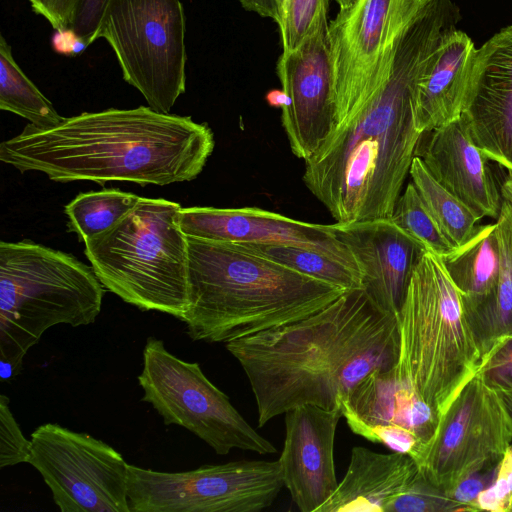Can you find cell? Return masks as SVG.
<instances>
[{
	"instance_id": "cell-1",
	"label": "cell",
	"mask_w": 512,
	"mask_h": 512,
	"mask_svg": "<svg viewBox=\"0 0 512 512\" xmlns=\"http://www.w3.org/2000/svg\"><path fill=\"white\" fill-rule=\"evenodd\" d=\"M459 17L450 0H427L399 33L375 91L304 161L305 186L336 222L392 216L421 136L414 120L418 82Z\"/></svg>"
},
{
	"instance_id": "cell-2",
	"label": "cell",
	"mask_w": 512,
	"mask_h": 512,
	"mask_svg": "<svg viewBox=\"0 0 512 512\" xmlns=\"http://www.w3.org/2000/svg\"><path fill=\"white\" fill-rule=\"evenodd\" d=\"M399 346L397 317L379 310L363 289L301 320L226 343L249 380L260 427L305 404L341 407L369 373L397 364Z\"/></svg>"
},
{
	"instance_id": "cell-3",
	"label": "cell",
	"mask_w": 512,
	"mask_h": 512,
	"mask_svg": "<svg viewBox=\"0 0 512 512\" xmlns=\"http://www.w3.org/2000/svg\"><path fill=\"white\" fill-rule=\"evenodd\" d=\"M214 146L208 124L139 106L84 112L46 129L29 123L0 144V160L56 182L165 186L197 178Z\"/></svg>"
},
{
	"instance_id": "cell-4",
	"label": "cell",
	"mask_w": 512,
	"mask_h": 512,
	"mask_svg": "<svg viewBox=\"0 0 512 512\" xmlns=\"http://www.w3.org/2000/svg\"><path fill=\"white\" fill-rule=\"evenodd\" d=\"M188 310L194 341L228 343L301 320L348 291L306 275L249 244L187 236Z\"/></svg>"
},
{
	"instance_id": "cell-5",
	"label": "cell",
	"mask_w": 512,
	"mask_h": 512,
	"mask_svg": "<svg viewBox=\"0 0 512 512\" xmlns=\"http://www.w3.org/2000/svg\"><path fill=\"white\" fill-rule=\"evenodd\" d=\"M105 287L92 266L31 240L0 242V379L19 374L28 350L58 324L89 325Z\"/></svg>"
},
{
	"instance_id": "cell-6",
	"label": "cell",
	"mask_w": 512,
	"mask_h": 512,
	"mask_svg": "<svg viewBox=\"0 0 512 512\" xmlns=\"http://www.w3.org/2000/svg\"><path fill=\"white\" fill-rule=\"evenodd\" d=\"M181 206L141 197L106 231L84 241V253L106 290L142 311L181 320L188 310V245Z\"/></svg>"
},
{
	"instance_id": "cell-7",
	"label": "cell",
	"mask_w": 512,
	"mask_h": 512,
	"mask_svg": "<svg viewBox=\"0 0 512 512\" xmlns=\"http://www.w3.org/2000/svg\"><path fill=\"white\" fill-rule=\"evenodd\" d=\"M397 369L416 394L440 414L476 373L481 354L462 296L441 257L425 251L397 316Z\"/></svg>"
},
{
	"instance_id": "cell-8",
	"label": "cell",
	"mask_w": 512,
	"mask_h": 512,
	"mask_svg": "<svg viewBox=\"0 0 512 512\" xmlns=\"http://www.w3.org/2000/svg\"><path fill=\"white\" fill-rule=\"evenodd\" d=\"M185 30L180 0H107L96 39L109 43L148 106L170 113L186 89Z\"/></svg>"
},
{
	"instance_id": "cell-9",
	"label": "cell",
	"mask_w": 512,
	"mask_h": 512,
	"mask_svg": "<svg viewBox=\"0 0 512 512\" xmlns=\"http://www.w3.org/2000/svg\"><path fill=\"white\" fill-rule=\"evenodd\" d=\"M142 355L143 367L138 376L142 401L150 403L166 425L189 430L219 455L232 449L258 454L277 452L206 377L197 362L176 357L153 336L147 338Z\"/></svg>"
},
{
	"instance_id": "cell-10",
	"label": "cell",
	"mask_w": 512,
	"mask_h": 512,
	"mask_svg": "<svg viewBox=\"0 0 512 512\" xmlns=\"http://www.w3.org/2000/svg\"><path fill=\"white\" fill-rule=\"evenodd\" d=\"M283 487L278 460L206 464L184 472L128 465L130 512H259Z\"/></svg>"
},
{
	"instance_id": "cell-11",
	"label": "cell",
	"mask_w": 512,
	"mask_h": 512,
	"mask_svg": "<svg viewBox=\"0 0 512 512\" xmlns=\"http://www.w3.org/2000/svg\"><path fill=\"white\" fill-rule=\"evenodd\" d=\"M30 441L27 463L61 512H130L129 464L112 446L53 423L37 427Z\"/></svg>"
},
{
	"instance_id": "cell-12",
	"label": "cell",
	"mask_w": 512,
	"mask_h": 512,
	"mask_svg": "<svg viewBox=\"0 0 512 512\" xmlns=\"http://www.w3.org/2000/svg\"><path fill=\"white\" fill-rule=\"evenodd\" d=\"M426 1L356 0L339 9L329 23L335 131L357 114L378 87L399 33Z\"/></svg>"
},
{
	"instance_id": "cell-13",
	"label": "cell",
	"mask_w": 512,
	"mask_h": 512,
	"mask_svg": "<svg viewBox=\"0 0 512 512\" xmlns=\"http://www.w3.org/2000/svg\"><path fill=\"white\" fill-rule=\"evenodd\" d=\"M512 443L498 394L475 373L440 414L430 441L414 459L434 485L450 491L466 477L496 468Z\"/></svg>"
},
{
	"instance_id": "cell-14",
	"label": "cell",
	"mask_w": 512,
	"mask_h": 512,
	"mask_svg": "<svg viewBox=\"0 0 512 512\" xmlns=\"http://www.w3.org/2000/svg\"><path fill=\"white\" fill-rule=\"evenodd\" d=\"M327 11L328 6L321 9L300 45L282 51L276 68L287 100L281 109L282 126L291 151L304 161L325 145L336 128Z\"/></svg>"
},
{
	"instance_id": "cell-15",
	"label": "cell",
	"mask_w": 512,
	"mask_h": 512,
	"mask_svg": "<svg viewBox=\"0 0 512 512\" xmlns=\"http://www.w3.org/2000/svg\"><path fill=\"white\" fill-rule=\"evenodd\" d=\"M396 365L364 377L342 401V415L353 433L415 459L432 438L439 415Z\"/></svg>"
},
{
	"instance_id": "cell-16",
	"label": "cell",
	"mask_w": 512,
	"mask_h": 512,
	"mask_svg": "<svg viewBox=\"0 0 512 512\" xmlns=\"http://www.w3.org/2000/svg\"><path fill=\"white\" fill-rule=\"evenodd\" d=\"M179 227L189 237L256 245H292L331 256L358 270L349 249L332 225L315 224L255 207H188ZM359 271V270H358Z\"/></svg>"
},
{
	"instance_id": "cell-17",
	"label": "cell",
	"mask_w": 512,
	"mask_h": 512,
	"mask_svg": "<svg viewBox=\"0 0 512 512\" xmlns=\"http://www.w3.org/2000/svg\"><path fill=\"white\" fill-rule=\"evenodd\" d=\"M461 118L484 155L512 171V25L476 49Z\"/></svg>"
},
{
	"instance_id": "cell-18",
	"label": "cell",
	"mask_w": 512,
	"mask_h": 512,
	"mask_svg": "<svg viewBox=\"0 0 512 512\" xmlns=\"http://www.w3.org/2000/svg\"><path fill=\"white\" fill-rule=\"evenodd\" d=\"M285 440L278 459L284 486L301 512H317L339 482L334 466V439L341 407L305 404L285 414Z\"/></svg>"
},
{
	"instance_id": "cell-19",
	"label": "cell",
	"mask_w": 512,
	"mask_h": 512,
	"mask_svg": "<svg viewBox=\"0 0 512 512\" xmlns=\"http://www.w3.org/2000/svg\"><path fill=\"white\" fill-rule=\"evenodd\" d=\"M333 229L357 264L362 289L379 310L397 317L425 250L391 218L336 222Z\"/></svg>"
},
{
	"instance_id": "cell-20",
	"label": "cell",
	"mask_w": 512,
	"mask_h": 512,
	"mask_svg": "<svg viewBox=\"0 0 512 512\" xmlns=\"http://www.w3.org/2000/svg\"><path fill=\"white\" fill-rule=\"evenodd\" d=\"M415 156L432 177L480 219H497L502 196L489 159L474 144L461 116L421 134Z\"/></svg>"
},
{
	"instance_id": "cell-21",
	"label": "cell",
	"mask_w": 512,
	"mask_h": 512,
	"mask_svg": "<svg viewBox=\"0 0 512 512\" xmlns=\"http://www.w3.org/2000/svg\"><path fill=\"white\" fill-rule=\"evenodd\" d=\"M476 49L471 38L456 28L442 38L416 88L414 120L420 134L462 115Z\"/></svg>"
},
{
	"instance_id": "cell-22",
	"label": "cell",
	"mask_w": 512,
	"mask_h": 512,
	"mask_svg": "<svg viewBox=\"0 0 512 512\" xmlns=\"http://www.w3.org/2000/svg\"><path fill=\"white\" fill-rule=\"evenodd\" d=\"M418 471L417 463L408 454H382L353 447L345 476L317 512H386Z\"/></svg>"
},
{
	"instance_id": "cell-23",
	"label": "cell",
	"mask_w": 512,
	"mask_h": 512,
	"mask_svg": "<svg viewBox=\"0 0 512 512\" xmlns=\"http://www.w3.org/2000/svg\"><path fill=\"white\" fill-rule=\"evenodd\" d=\"M496 225L501 251L498 282L487 296L463 304L481 359L496 342L512 335V217L508 201H502Z\"/></svg>"
},
{
	"instance_id": "cell-24",
	"label": "cell",
	"mask_w": 512,
	"mask_h": 512,
	"mask_svg": "<svg viewBox=\"0 0 512 512\" xmlns=\"http://www.w3.org/2000/svg\"><path fill=\"white\" fill-rule=\"evenodd\" d=\"M444 267L462 296L463 304L487 296L496 286L501 266L496 222L478 225L462 246L441 257Z\"/></svg>"
},
{
	"instance_id": "cell-25",
	"label": "cell",
	"mask_w": 512,
	"mask_h": 512,
	"mask_svg": "<svg viewBox=\"0 0 512 512\" xmlns=\"http://www.w3.org/2000/svg\"><path fill=\"white\" fill-rule=\"evenodd\" d=\"M0 109L27 119L39 128L59 124L61 116L52 103L15 61L8 42L0 37Z\"/></svg>"
},
{
	"instance_id": "cell-26",
	"label": "cell",
	"mask_w": 512,
	"mask_h": 512,
	"mask_svg": "<svg viewBox=\"0 0 512 512\" xmlns=\"http://www.w3.org/2000/svg\"><path fill=\"white\" fill-rule=\"evenodd\" d=\"M409 175L423 203L454 248L466 243L481 219L441 186L417 156L412 160Z\"/></svg>"
},
{
	"instance_id": "cell-27",
	"label": "cell",
	"mask_w": 512,
	"mask_h": 512,
	"mask_svg": "<svg viewBox=\"0 0 512 512\" xmlns=\"http://www.w3.org/2000/svg\"><path fill=\"white\" fill-rule=\"evenodd\" d=\"M140 198L118 189L80 193L64 208L69 230L84 242L113 226Z\"/></svg>"
},
{
	"instance_id": "cell-28",
	"label": "cell",
	"mask_w": 512,
	"mask_h": 512,
	"mask_svg": "<svg viewBox=\"0 0 512 512\" xmlns=\"http://www.w3.org/2000/svg\"><path fill=\"white\" fill-rule=\"evenodd\" d=\"M249 245L306 275L345 290L362 289L361 275L357 269L322 252L292 245Z\"/></svg>"
},
{
	"instance_id": "cell-29",
	"label": "cell",
	"mask_w": 512,
	"mask_h": 512,
	"mask_svg": "<svg viewBox=\"0 0 512 512\" xmlns=\"http://www.w3.org/2000/svg\"><path fill=\"white\" fill-rule=\"evenodd\" d=\"M390 218L425 251L443 257L455 249L428 211L412 182L407 184L399 196Z\"/></svg>"
},
{
	"instance_id": "cell-30",
	"label": "cell",
	"mask_w": 512,
	"mask_h": 512,
	"mask_svg": "<svg viewBox=\"0 0 512 512\" xmlns=\"http://www.w3.org/2000/svg\"><path fill=\"white\" fill-rule=\"evenodd\" d=\"M386 512H463L449 491L431 483L421 472L398 495Z\"/></svg>"
},
{
	"instance_id": "cell-31",
	"label": "cell",
	"mask_w": 512,
	"mask_h": 512,
	"mask_svg": "<svg viewBox=\"0 0 512 512\" xmlns=\"http://www.w3.org/2000/svg\"><path fill=\"white\" fill-rule=\"evenodd\" d=\"M324 6L328 0H286L278 25L284 50L296 48L305 39Z\"/></svg>"
},
{
	"instance_id": "cell-32",
	"label": "cell",
	"mask_w": 512,
	"mask_h": 512,
	"mask_svg": "<svg viewBox=\"0 0 512 512\" xmlns=\"http://www.w3.org/2000/svg\"><path fill=\"white\" fill-rule=\"evenodd\" d=\"M476 373L495 392H512V335L493 345L482 357Z\"/></svg>"
},
{
	"instance_id": "cell-33",
	"label": "cell",
	"mask_w": 512,
	"mask_h": 512,
	"mask_svg": "<svg viewBox=\"0 0 512 512\" xmlns=\"http://www.w3.org/2000/svg\"><path fill=\"white\" fill-rule=\"evenodd\" d=\"M9 398L5 394L0 395V468L27 463L31 441L27 440L18 423L16 422L10 407Z\"/></svg>"
},
{
	"instance_id": "cell-34",
	"label": "cell",
	"mask_w": 512,
	"mask_h": 512,
	"mask_svg": "<svg viewBox=\"0 0 512 512\" xmlns=\"http://www.w3.org/2000/svg\"><path fill=\"white\" fill-rule=\"evenodd\" d=\"M475 511L512 512V443L498 463L494 478L476 498Z\"/></svg>"
},
{
	"instance_id": "cell-35",
	"label": "cell",
	"mask_w": 512,
	"mask_h": 512,
	"mask_svg": "<svg viewBox=\"0 0 512 512\" xmlns=\"http://www.w3.org/2000/svg\"><path fill=\"white\" fill-rule=\"evenodd\" d=\"M56 31L72 29L83 0H27Z\"/></svg>"
},
{
	"instance_id": "cell-36",
	"label": "cell",
	"mask_w": 512,
	"mask_h": 512,
	"mask_svg": "<svg viewBox=\"0 0 512 512\" xmlns=\"http://www.w3.org/2000/svg\"><path fill=\"white\" fill-rule=\"evenodd\" d=\"M495 471L496 468L476 472L449 491L451 497L462 507L463 512H474L473 504L476 498L490 485Z\"/></svg>"
},
{
	"instance_id": "cell-37",
	"label": "cell",
	"mask_w": 512,
	"mask_h": 512,
	"mask_svg": "<svg viewBox=\"0 0 512 512\" xmlns=\"http://www.w3.org/2000/svg\"><path fill=\"white\" fill-rule=\"evenodd\" d=\"M107 0H83L72 30L86 43L96 39L102 12Z\"/></svg>"
},
{
	"instance_id": "cell-38",
	"label": "cell",
	"mask_w": 512,
	"mask_h": 512,
	"mask_svg": "<svg viewBox=\"0 0 512 512\" xmlns=\"http://www.w3.org/2000/svg\"><path fill=\"white\" fill-rule=\"evenodd\" d=\"M52 44L56 52L64 55H76L88 47L72 29L55 30Z\"/></svg>"
},
{
	"instance_id": "cell-39",
	"label": "cell",
	"mask_w": 512,
	"mask_h": 512,
	"mask_svg": "<svg viewBox=\"0 0 512 512\" xmlns=\"http://www.w3.org/2000/svg\"><path fill=\"white\" fill-rule=\"evenodd\" d=\"M240 2L245 9L271 18L279 25L286 0H240Z\"/></svg>"
},
{
	"instance_id": "cell-40",
	"label": "cell",
	"mask_w": 512,
	"mask_h": 512,
	"mask_svg": "<svg viewBox=\"0 0 512 512\" xmlns=\"http://www.w3.org/2000/svg\"><path fill=\"white\" fill-rule=\"evenodd\" d=\"M512 428V392H496Z\"/></svg>"
},
{
	"instance_id": "cell-41",
	"label": "cell",
	"mask_w": 512,
	"mask_h": 512,
	"mask_svg": "<svg viewBox=\"0 0 512 512\" xmlns=\"http://www.w3.org/2000/svg\"><path fill=\"white\" fill-rule=\"evenodd\" d=\"M500 192L502 199L512 203V171L508 170V173L500 186Z\"/></svg>"
},
{
	"instance_id": "cell-42",
	"label": "cell",
	"mask_w": 512,
	"mask_h": 512,
	"mask_svg": "<svg viewBox=\"0 0 512 512\" xmlns=\"http://www.w3.org/2000/svg\"><path fill=\"white\" fill-rule=\"evenodd\" d=\"M338 6L339 9H344L352 5L356 0H334Z\"/></svg>"
},
{
	"instance_id": "cell-43",
	"label": "cell",
	"mask_w": 512,
	"mask_h": 512,
	"mask_svg": "<svg viewBox=\"0 0 512 512\" xmlns=\"http://www.w3.org/2000/svg\"><path fill=\"white\" fill-rule=\"evenodd\" d=\"M510 210H511V217H512V203H510Z\"/></svg>"
}]
</instances>
